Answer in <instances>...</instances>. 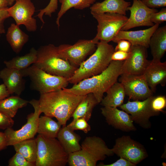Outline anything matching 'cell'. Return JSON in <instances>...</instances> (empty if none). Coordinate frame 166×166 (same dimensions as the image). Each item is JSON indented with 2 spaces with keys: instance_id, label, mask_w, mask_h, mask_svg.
<instances>
[{
  "instance_id": "1",
  "label": "cell",
  "mask_w": 166,
  "mask_h": 166,
  "mask_svg": "<svg viewBox=\"0 0 166 166\" xmlns=\"http://www.w3.org/2000/svg\"><path fill=\"white\" fill-rule=\"evenodd\" d=\"M84 96L76 95L62 89L40 93V109L45 115L56 118L61 126H65Z\"/></svg>"
},
{
  "instance_id": "2",
  "label": "cell",
  "mask_w": 166,
  "mask_h": 166,
  "mask_svg": "<svg viewBox=\"0 0 166 166\" xmlns=\"http://www.w3.org/2000/svg\"><path fill=\"white\" fill-rule=\"evenodd\" d=\"M124 61L112 60L108 67L100 73L84 79L70 88L62 89L77 95L84 96L92 93L100 103L104 93L117 81L121 74Z\"/></svg>"
},
{
  "instance_id": "3",
  "label": "cell",
  "mask_w": 166,
  "mask_h": 166,
  "mask_svg": "<svg viewBox=\"0 0 166 166\" xmlns=\"http://www.w3.org/2000/svg\"><path fill=\"white\" fill-rule=\"evenodd\" d=\"M114 51V48L112 45L105 41H99L95 51L76 69L69 78V83L76 84L101 73L109 65Z\"/></svg>"
},
{
  "instance_id": "4",
  "label": "cell",
  "mask_w": 166,
  "mask_h": 166,
  "mask_svg": "<svg viewBox=\"0 0 166 166\" xmlns=\"http://www.w3.org/2000/svg\"><path fill=\"white\" fill-rule=\"evenodd\" d=\"M78 151L69 154L68 164L70 166H96L99 160L114 153L105 141L96 136L86 137Z\"/></svg>"
},
{
  "instance_id": "5",
  "label": "cell",
  "mask_w": 166,
  "mask_h": 166,
  "mask_svg": "<svg viewBox=\"0 0 166 166\" xmlns=\"http://www.w3.org/2000/svg\"><path fill=\"white\" fill-rule=\"evenodd\" d=\"M37 51V60L33 64L48 73L69 78L77 68L60 57L53 44L41 46Z\"/></svg>"
},
{
  "instance_id": "6",
  "label": "cell",
  "mask_w": 166,
  "mask_h": 166,
  "mask_svg": "<svg viewBox=\"0 0 166 166\" xmlns=\"http://www.w3.org/2000/svg\"><path fill=\"white\" fill-rule=\"evenodd\" d=\"M38 151L36 166H65L69 154L56 138L38 134L36 138Z\"/></svg>"
},
{
  "instance_id": "7",
  "label": "cell",
  "mask_w": 166,
  "mask_h": 166,
  "mask_svg": "<svg viewBox=\"0 0 166 166\" xmlns=\"http://www.w3.org/2000/svg\"><path fill=\"white\" fill-rule=\"evenodd\" d=\"M20 70L23 77L30 78L32 87L40 94L66 88L69 83V78L51 74L33 64Z\"/></svg>"
},
{
  "instance_id": "8",
  "label": "cell",
  "mask_w": 166,
  "mask_h": 166,
  "mask_svg": "<svg viewBox=\"0 0 166 166\" xmlns=\"http://www.w3.org/2000/svg\"><path fill=\"white\" fill-rule=\"evenodd\" d=\"M97 22V34L94 38L98 41H112L126 23L128 18L117 13H91Z\"/></svg>"
},
{
  "instance_id": "9",
  "label": "cell",
  "mask_w": 166,
  "mask_h": 166,
  "mask_svg": "<svg viewBox=\"0 0 166 166\" xmlns=\"http://www.w3.org/2000/svg\"><path fill=\"white\" fill-rule=\"evenodd\" d=\"M98 42L94 38L79 40L73 45H61L57 46L59 56L77 68L87 56L95 51Z\"/></svg>"
},
{
  "instance_id": "10",
  "label": "cell",
  "mask_w": 166,
  "mask_h": 166,
  "mask_svg": "<svg viewBox=\"0 0 166 166\" xmlns=\"http://www.w3.org/2000/svg\"><path fill=\"white\" fill-rule=\"evenodd\" d=\"M29 103L34 107V112L27 116L26 123L18 130H14L11 128L5 129L4 133L7 146L13 145L25 140L34 138L37 133L38 120L42 113L40 109L39 101L33 99Z\"/></svg>"
},
{
  "instance_id": "11",
  "label": "cell",
  "mask_w": 166,
  "mask_h": 166,
  "mask_svg": "<svg viewBox=\"0 0 166 166\" xmlns=\"http://www.w3.org/2000/svg\"><path fill=\"white\" fill-rule=\"evenodd\" d=\"M114 154L123 158L135 165L148 156L144 147L129 136H123L115 140L111 149Z\"/></svg>"
},
{
  "instance_id": "12",
  "label": "cell",
  "mask_w": 166,
  "mask_h": 166,
  "mask_svg": "<svg viewBox=\"0 0 166 166\" xmlns=\"http://www.w3.org/2000/svg\"><path fill=\"white\" fill-rule=\"evenodd\" d=\"M119 80L124 88L125 94L129 99L142 101L153 96L145 77L140 75L121 74Z\"/></svg>"
},
{
  "instance_id": "13",
  "label": "cell",
  "mask_w": 166,
  "mask_h": 166,
  "mask_svg": "<svg viewBox=\"0 0 166 166\" xmlns=\"http://www.w3.org/2000/svg\"><path fill=\"white\" fill-rule=\"evenodd\" d=\"M153 96L142 101H128L123 104L119 107L122 110L130 114L132 119L136 124L143 128H151L150 121L151 117L157 116L152 110L150 103Z\"/></svg>"
},
{
  "instance_id": "14",
  "label": "cell",
  "mask_w": 166,
  "mask_h": 166,
  "mask_svg": "<svg viewBox=\"0 0 166 166\" xmlns=\"http://www.w3.org/2000/svg\"><path fill=\"white\" fill-rule=\"evenodd\" d=\"M35 9L31 0H18L7 10L9 17L14 19L17 25H24L28 31L35 32L37 28V21L32 16Z\"/></svg>"
},
{
  "instance_id": "15",
  "label": "cell",
  "mask_w": 166,
  "mask_h": 166,
  "mask_svg": "<svg viewBox=\"0 0 166 166\" xmlns=\"http://www.w3.org/2000/svg\"><path fill=\"white\" fill-rule=\"evenodd\" d=\"M147 49L141 45H132L128 56L122 65L121 74H143L151 61L147 59Z\"/></svg>"
},
{
  "instance_id": "16",
  "label": "cell",
  "mask_w": 166,
  "mask_h": 166,
  "mask_svg": "<svg viewBox=\"0 0 166 166\" xmlns=\"http://www.w3.org/2000/svg\"><path fill=\"white\" fill-rule=\"evenodd\" d=\"M127 10L130 12L129 17L121 30H128L140 26H152L154 24L151 21L152 14L158 11L156 9L147 7L141 0H133L132 5Z\"/></svg>"
},
{
  "instance_id": "17",
  "label": "cell",
  "mask_w": 166,
  "mask_h": 166,
  "mask_svg": "<svg viewBox=\"0 0 166 166\" xmlns=\"http://www.w3.org/2000/svg\"><path fill=\"white\" fill-rule=\"evenodd\" d=\"M101 110L109 125L124 132L136 131L131 116L124 110L117 107L107 106H103Z\"/></svg>"
},
{
  "instance_id": "18",
  "label": "cell",
  "mask_w": 166,
  "mask_h": 166,
  "mask_svg": "<svg viewBox=\"0 0 166 166\" xmlns=\"http://www.w3.org/2000/svg\"><path fill=\"white\" fill-rule=\"evenodd\" d=\"M159 25L154 24L149 28L135 31L120 30L112 41L117 43L121 40L129 41L132 45H137L149 47V43L151 36L159 27Z\"/></svg>"
},
{
  "instance_id": "19",
  "label": "cell",
  "mask_w": 166,
  "mask_h": 166,
  "mask_svg": "<svg viewBox=\"0 0 166 166\" xmlns=\"http://www.w3.org/2000/svg\"><path fill=\"white\" fill-rule=\"evenodd\" d=\"M20 70L6 67L0 71V78L10 94L19 96L25 88V81Z\"/></svg>"
},
{
  "instance_id": "20",
  "label": "cell",
  "mask_w": 166,
  "mask_h": 166,
  "mask_svg": "<svg viewBox=\"0 0 166 166\" xmlns=\"http://www.w3.org/2000/svg\"><path fill=\"white\" fill-rule=\"evenodd\" d=\"M143 74L150 89L153 93L155 92L158 85H165L166 62L151 61Z\"/></svg>"
},
{
  "instance_id": "21",
  "label": "cell",
  "mask_w": 166,
  "mask_h": 166,
  "mask_svg": "<svg viewBox=\"0 0 166 166\" xmlns=\"http://www.w3.org/2000/svg\"><path fill=\"white\" fill-rule=\"evenodd\" d=\"M131 2L125 0H105L97 2L90 7L91 13H117L126 15L128 8Z\"/></svg>"
},
{
  "instance_id": "22",
  "label": "cell",
  "mask_w": 166,
  "mask_h": 166,
  "mask_svg": "<svg viewBox=\"0 0 166 166\" xmlns=\"http://www.w3.org/2000/svg\"><path fill=\"white\" fill-rule=\"evenodd\" d=\"M152 61H160L166 51V26L158 27L151 36L149 43Z\"/></svg>"
},
{
  "instance_id": "23",
  "label": "cell",
  "mask_w": 166,
  "mask_h": 166,
  "mask_svg": "<svg viewBox=\"0 0 166 166\" xmlns=\"http://www.w3.org/2000/svg\"><path fill=\"white\" fill-rule=\"evenodd\" d=\"M57 138L65 151L69 154L77 152L81 149L79 141L81 137L66 125L61 128Z\"/></svg>"
},
{
  "instance_id": "24",
  "label": "cell",
  "mask_w": 166,
  "mask_h": 166,
  "mask_svg": "<svg viewBox=\"0 0 166 166\" xmlns=\"http://www.w3.org/2000/svg\"><path fill=\"white\" fill-rule=\"evenodd\" d=\"M6 39L13 51L18 53L28 41L29 35L23 31L19 26L12 23L8 28Z\"/></svg>"
},
{
  "instance_id": "25",
  "label": "cell",
  "mask_w": 166,
  "mask_h": 166,
  "mask_svg": "<svg viewBox=\"0 0 166 166\" xmlns=\"http://www.w3.org/2000/svg\"><path fill=\"white\" fill-rule=\"evenodd\" d=\"M106 93V96L100 102L102 106L117 108L123 104L126 94L124 87L120 82H116Z\"/></svg>"
},
{
  "instance_id": "26",
  "label": "cell",
  "mask_w": 166,
  "mask_h": 166,
  "mask_svg": "<svg viewBox=\"0 0 166 166\" xmlns=\"http://www.w3.org/2000/svg\"><path fill=\"white\" fill-rule=\"evenodd\" d=\"M98 103L93 93H89L85 95L72 116L73 120L83 118L88 121L91 118L93 108Z\"/></svg>"
},
{
  "instance_id": "27",
  "label": "cell",
  "mask_w": 166,
  "mask_h": 166,
  "mask_svg": "<svg viewBox=\"0 0 166 166\" xmlns=\"http://www.w3.org/2000/svg\"><path fill=\"white\" fill-rule=\"evenodd\" d=\"M13 146L16 152L20 153L27 160L35 165L38 151L36 138L25 140Z\"/></svg>"
},
{
  "instance_id": "28",
  "label": "cell",
  "mask_w": 166,
  "mask_h": 166,
  "mask_svg": "<svg viewBox=\"0 0 166 166\" xmlns=\"http://www.w3.org/2000/svg\"><path fill=\"white\" fill-rule=\"evenodd\" d=\"M61 124L45 115L39 117L37 133L45 137L51 138L57 137L61 128Z\"/></svg>"
},
{
  "instance_id": "29",
  "label": "cell",
  "mask_w": 166,
  "mask_h": 166,
  "mask_svg": "<svg viewBox=\"0 0 166 166\" xmlns=\"http://www.w3.org/2000/svg\"><path fill=\"white\" fill-rule=\"evenodd\" d=\"M29 101L19 96L7 97L0 101V112L7 116L12 118L19 109L26 105Z\"/></svg>"
},
{
  "instance_id": "30",
  "label": "cell",
  "mask_w": 166,
  "mask_h": 166,
  "mask_svg": "<svg viewBox=\"0 0 166 166\" xmlns=\"http://www.w3.org/2000/svg\"><path fill=\"white\" fill-rule=\"evenodd\" d=\"M37 50L32 47L29 52L25 55L16 56L9 61H5L4 63L6 67L22 70L35 63L37 60Z\"/></svg>"
},
{
  "instance_id": "31",
  "label": "cell",
  "mask_w": 166,
  "mask_h": 166,
  "mask_svg": "<svg viewBox=\"0 0 166 166\" xmlns=\"http://www.w3.org/2000/svg\"><path fill=\"white\" fill-rule=\"evenodd\" d=\"M96 0H59L61 4L60 10L58 13L56 22L59 29L60 20L62 16L69 9L73 8L82 10L91 6Z\"/></svg>"
},
{
  "instance_id": "32",
  "label": "cell",
  "mask_w": 166,
  "mask_h": 166,
  "mask_svg": "<svg viewBox=\"0 0 166 166\" xmlns=\"http://www.w3.org/2000/svg\"><path fill=\"white\" fill-rule=\"evenodd\" d=\"M150 106L152 110L157 116L164 111L166 107V98L164 95L153 96L151 101Z\"/></svg>"
},
{
  "instance_id": "33",
  "label": "cell",
  "mask_w": 166,
  "mask_h": 166,
  "mask_svg": "<svg viewBox=\"0 0 166 166\" xmlns=\"http://www.w3.org/2000/svg\"><path fill=\"white\" fill-rule=\"evenodd\" d=\"M86 120L79 118L73 121L67 126L73 131L80 130L87 133L90 131L91 128Z\"/></svg>"
},
{
  "instance_id": "34",
  "label": "cell",
  "mask_w": 166,
  "mask_h": 166,
  "mask_svg": "<svg viewBox=\"0 0 166 166\" xmlns=\"http://www.w3.org/2000/svg\"><path fill=\"white\" fill-rule=\"evenodd\" d=\"M58 0H50L48 5L45 8L39 10V12L37 16L42 23V27L45 23L43 18V15L51 17L52 14L55 12L57 9Z\"/></svg>"
},
{
  "instance_id": "35",
  "label": "cell",
  "mask_w": 166,
  "mask_h": 166,
  "mask_svg": "<svg viewBox=\"0 0 166 166\" xmlns=\"http://www.w3.org/2000/svg\"><path fill=\"white\" fill-rule=\"evenodd\" d=\"M9 166H34L35 164L27 160L20 153L16 152L8 161Z\"/></svg>"
},
{
  "instance_id": "36",
  "label": "cell",
  "mask_w": 166,
  "mask_h": 166,
  "mask_svg": "<svg viewBox=\"0 0 166 166\" xmlns=\"http://www.w3.org/2000/svg\"><path fill=\"white\" fill-rule=\"evenodd\" d=\"M151 22L154 24H160L166 21V8H162L159 11L153 13L151 18Z\"/></svg>"
},
{
  "instance_id": "37",
  "label": "cell",
  "mask_w": 166,
  "mask_h": 166,
  "mask_svg": "<svg viewBox=\"0 0 166 166\" xmlns=\"http://www.w3.org/2000/svg\"><path fill=\"white\" fill-rule=\"evenodd\" d=\"M14 121L12 118H10L0 112V128L6 129L12 128Z\"/></svg>"
},
{
  "instance_id": "38",
  "label": "cell",
  "mask_w": 166,
  "mask_h": 166,
  "mask_svg": "<svg viewBox=\"0 0 166 166\" xmlns=\"http://www.w3.org/2000/svg\"><path fill=\"white\" fill-rule=\"evenodd\" d=\"M147 7L150 8L156 9L165 7L166 0H141Z\"/></svg>"
},
{
  "instance_id": "39",
  "label": "cell",
  "mask_w": 166,
  "mask_h": 166,
  "mask_svg": "<svg viewBox=\"0 0 166 166\" xmlns=\"http://www.w3.org/2000/svg\"><path fill=\"white\" fill-rule=\"evenodd\" d=\"M117 43V45L114 48V51H120L128 52L132 44L128 41L125 40H121Z\"/></svg>"
},
{
  "instance_id": "40",
  "label": "cell",
  "mask_w": 166,
  "mask_h": 166,
  "mask_svg": "<svg viewBox=\"0 0 166 166\" xmlns=\"http://www.w3.org/2000/svg\"><path fill=\"white\" fill-rule=\"evenodd\" d=\"M136 165L122 157H120L119 159L113 163L109 164H104L103 163H101L98 165L100 166H135Z\"/></svg>"
},
{
  "instance_id": "41",
  "label": "cell",
  "mask_w": 166,
  "mask_h": 166,
  "mask_svg": "<svg viewBox=\"0 0 166 166\" xmlns=\"http://www.w3.org/2000/svg\"><path fill=\"white\" fill-rule=\"evenodd\" d=\"M128 55V52L120 51H114L111 56V60L112 61H124L127 58Z\"/></svg>"
},
{
  "instance_id": "42",
  "label": "cell",
  "mask_w": 166,
  "mask_h": 166,
  "mask_svg": "<svg viewBox=\"0 0 166 166\" xmlns=\"http://www.w3.org/2000/svg\"><path fill=\"white\" fill-rule=\"evenodd\" d=\"M7 8L0 9V30L5 33V31L4 26L5 21L9 17Z\"/></svg>"
},
{
  "instance_id": "43",
  "label": "cell",
  "mask_w": 166,
  "mask_h": 166,
  "mask_svg": "<svg viewBox=\"0 0 166 166\" xmlns=\"http://www.w3.org/2000/svg\"><path fill=\"white\" fill-rule=\"evenodd\" d=\"M10 94L3 84L0 85V101L8 97Z\"/></svg>"
},
{
  "instance_id": "44",
  "label": "cell",
  "mask_w": 166,
  "mask_h": 166,
  "mask_svg": "<svg viewBox=\"0 0 166 166\" xmlns=\"http://www.w3.org/2000/svg\"><path fill=\"white\" fill-rule=\"evenodd\" d=\"M7 146L5 134L4 132H0V151L4 149Z\"/></svg>"
},
{
  "instance_id": "45",
  "label": "cell",
  "mask_w": 166,
  "mask_h": 166,
  "mask_svg": "<svg viewBox=\"0 0 166 166\" xmlns=\"http://www.w3.org/2000/svg\"><path fill=\"white\" fill-rule=\"evenodd\" d=\"M8 6L7 0H0V9L7 8Z\"/></svg>"
},
{
  "instance_id": "46",
  "label": "cell",
  "mask_w": 166,
  "mask_h": 166,
  "mask_svg": "<svg viewBox=\"0 0 166 166\" xmlns=\"http://www.w3.org/2000/svg\"><path fill=\"white\" fill-rule=\"evenodd\" d=\"M18 0H7L8 6H11L13 5L15 2L16 1Z\"/></svg>"
},
{
  "instance_id": "47",
  "label": "cell",
  "mask_w": 166,
  "mask_h": 166,
  "mask_svg": "<svg viewBox=\"0 0 166 166\" xmlns=\"http://www.w3.org/2000/svg\"><path fill=\"white\" fill-rule=\"evenodd\" d=\"M3 33H4V32H3L2 31V30H0V35H1V34H3Z\"/></svg>"
}]
</instances>
